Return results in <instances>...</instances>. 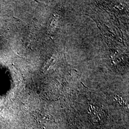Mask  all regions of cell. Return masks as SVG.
<instances>
[{"label":"cell","instance_id":"6da1fadb","mask_svg":"<svg viewBox=\"0 0 129 129\" xmlns=\"http://www.w3.org/2000/svg\"><path fill=\"white\" fill-rule=\"evenodd\" d=\"M88 111L89 119L93 123L103 124L107 121V115L105 111L103 109L90 106V109H88Z\"/></svg>","mask_w":129,"mask_h":129},{"label":"cell","instance_id":"7a4b0ae2","mask_svg":"<svg viewBox=\"0 0 129 129\" xmlns=\"http://www.w3.org/2000/svg\"><path fill=\"white\" fill-rule=\"evenodd\" d=\"M73 70H75V71H76V72H78V71H77V70H76V69H73Z\"/></svg>","mask_w":129,"mask_h":129},{"label":"cell","instance_id":"3957f363","mask_svg":"<svg viewBox=\"0 0 129 129\" xmlns=\"http://www.w3.org/2000/svg\"><path fill=\"white\" fill-rule=\"evenodd\" d=\"M110 58H111V59H112V57H111V56H110Z\"/></svg>","mask_w":129,"mask_h":129}]
</instances>
